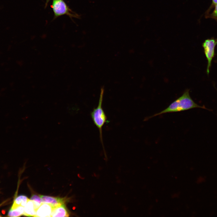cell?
<instances>
[{
	"label": "cell",
	"mask_w": 217,
	"mask_h": 217,
	"mask_svg": "<svg viewBox=\"0 0 217 217\" xmlns=\"http://www.w3.org/2000/svg\"><path fill=\"white\" fill-rule=\"evenodd\" d=\"M189 90H186L182 95L172 102L167 108L160 112L147 117L145 120L164 114L184 111L195 108L206 109L204 106H200L195 103L190 97Z\"/></svg>",
	"instance_id": "6da1fadb"
},
{
	"label": "cell",
	"mask_w": 217,
	"mask_h": 217,
	"mask_svg": "<svg viewBox=\"0 0 217 217\" xmlns=\"http://www.w3.org/2000/svg\"><path fill=\"white\" fill-rule=\"evenodd\" d=\"M104 90V87L102 86L101 89L98 105L96 107L93 109L91 112L90 115L94 124L99 130L100 140L105 155L103 142L102 128L104 124L108 123V121L102 107Z\"/></svg>",
	"instance_id": "7a4b0ae2"
},
{
	"label": "cell",
	"mask_w": 217,
	"mask_h": 217,
	"mask_svg": "<svg viewBox=\"0 0 217 217\" xmlns=\"http://www.w3.org/2000/svg\"><path fill=\"white\" fill-rule=\"evenodd\" d=\"M217 45V39L212 38L205 40L202 43L204 52L207 61L206 72L209 73L212 62L215 56V48Z\"/></svg>",
	"instance_id": "3957f363"
},
{
	"label": "cell",
	"mask_w": 217,
	"mask_h": 217,
	"mask_svg": "<svg viewBox=\"0 0 217 217\" xmlns=\"http://www.w3.org/2000/svg\"><path fill=\"white\" fill-rule=\"evenodd\" d=\"M51 7L55 17L64 15L71 18L78 17L77 15L70 9L63 0H53Z\"/></svg>",
	"instance_id": "277c9868"
},
{
	"label": "cell",
	"mask_w": 217,
	"mask_h": 217,
	"mask_svg": "<svg viewBox=\"0 0 217 217\" xmlns=\"http://www.w3.org/2000/svg\"><path fill=\"white\" fill-rule=\"evenodd\" d=\"M42 203H48L51 205L53 208L64 204L66 200L65 198H61L51 196L39 195Z\"/></svg>",
	"instance_id": "5b68a950"
},
{
	"label": "cell",
	"mask_w": 217,
	"mask_h": 217,
	"mask_svg": "<svg viewBox=\"0 0 217 217\" xmlns=\"http://www.w3.org/2000/svg\"><path fill=\"white\" fill-rule=\"evenodd\" d=\"M53 208L50 204L42 203L37 209L35 217H51Z\"/></svg>",
	"instance_id": "8992f818"
},
{
	"label": "cell",
	"mask_w": 217,
	"mask_h": 217,
	"mask_svg": "<svg viewBox=\"0 0 217 217\" xmlns=\"http://www.w3.org/2000/svg\"><path fill=\"white\" fill-rule=\"evenodd\" d=\"M69 214L64 204L53 208L51 217H68Z\"/></svg>",
	"instance_id": "52a82bcc"
},
{
	"label": "cell",
	"mask_w": 217,
	"mask_h": 217,
	"mask_svg": "<svg viewBox=\"0 0 217 217\" xmlns=\"http://www.w3.org/2000/svg\"><path fill=\"white\" fill-rule=\"evenodd\" d=\"M36 209L32 201L30 200L24 207L23 215L27 216H35Z\"/></svg>",
	"instance_id": "ba28073f"
},
{
	"label": "cell",
	"mask_w": 217,
	"mask_h": 217,
	"mask_svg": "<svg viewBox=\"0 0 217 217\" xmlns=\"http://www.w3.org/2000/svg\"><path fill=\"white\" fill-rule=\"evenodd\" d=\"M29 200V199L25 196H20L14 201L11 209H14L20 206L24 207Z\"/></svg>",
	"instance_id": "9c48e42d"
},
{
	"label": "cell",
	"mask_w": 217,
	"mask_h": 217,
	"mask_svg": "<svg viewBox=\"0 0 217 217\" xmlns=\"http://www.w3.org/2000/svg\"><path fill=\"white\" fill-rule=\"evenodd\" d=\"M24 207L19 206L14 209H11L8 213V216L10 217H19L23 214Z\"/></svg>",
	"instance_id": "30bf717a"
},
{
	"label": "cell",
	"mask_w": 217,
	"mask_h": 217,
	"mask_svg": "<svg viewBox=\"0 0 217 217\" xmlns=\"http://www.w3.org/2000/svg\"><path fill=\"white\" fill-rule=\"evenodd\" d=\"M30 200L33 201L36 210L42 203L40 197L36 195H32Z\"/></svg>",
	"instance_id": "8fae6325"
},
{
	"label": "cell",
	"mask_w": 217,
	"mask_h": 217,
	"mask_svg": "<svg viewBox=\"0 0 217 217\" xmlns=\"http://www.w3.org/2000/svg\"><path fill=\"white\" fill-rule=\"evenodd\" d=\"M210 17L217 20V4L215 5V9L212 13L210 15Z\"/></svg>",
	"instance_id": "7c38bea8"
},
{
	"label": "cell",
	"mask_w": 217,
	"mask_h": 217,
	"mask_svg": "<svg viewBox=\"0 0 217 217\" xmlns=\"http://www.w3.org/2000/svg\"><path fill=\"white\" fill-rule=\"evenodd\" d=\"M212 5H215L217 4V0H212Z\"/></svg>",
	"instance_id": "4fadbf2b"
},
{
	"label": "cell",
	"mask_w": 217,
	"mask_h": 217,
	"mask_svg": "<svg viewBox=\"0 0 217 217\" xmlns=\"http://www.w3.org/2000/svg\"><path fill=\"white\" fill-rule=\"evenodd\" d=\"M50 0H46V6L47 5V4Z\"/></svg>",
	"instance_id": "5bb4252c"
},
{
	"label": "cell",
	"mask_w": 217,
	"mask_h": 217,
	"mask_svg": "<svg viewBox=\"0 0 217 217\" xmlns=\"http://www.w3.org/2000/svg\"></svg>",
	"instance_id": "9a60e30c"
}]
</instances>
